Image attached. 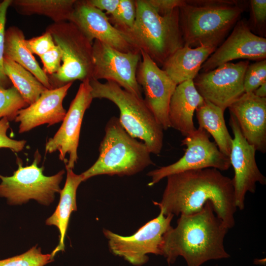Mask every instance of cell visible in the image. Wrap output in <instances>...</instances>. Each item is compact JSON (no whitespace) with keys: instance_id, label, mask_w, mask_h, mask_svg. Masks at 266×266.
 I'll return each mask as SVG.
<instances>
[{"instance_id":"3","label":"cell","mask_w":266,"mask_h":266,"mask_svg":"<svg viewBox=\"0 0 266 266\" xmlns=\"http://www.w3.org/2000/svg\"><path fill=\"white\" fill-rule=\"evenodd\" d=\"M234 0H184L179 8L184 45L191 48L218 47L245 9Z\"/></svg>"},{"instance_id":"14","label":"cell","mask_w":266,"mask_h":266,"mask_svg":"<svg viewBox=\"0 0 266 266\" xmlns=\"http://www.w3.org/2000/svg\"><path fill=\"white\" fill-rule=\"evenodd\" d=\"M229 124L233 134L229 158L234 171L232 181L235 203L237 208L243 210L247 192L254 193L256 183L266 185V178L257 165L256 149L244 137L236 118L231 113Z\"/></svg>"},{"instance_id":"29","label":"cell","mask_w":266,"mask_h":266,"mask_svg":"<svg viewBox=\"0 0 266 266\" xmlns=\"http://www.w3.org/2000/svg\"><path fill=\"white\" fill-rule=\"evenodd\" d=\"M53 261L51 254H42L36 245L21 255L0 260V266H44Z\"/></svg>"},{"instance_id":"35","label":"cell","mask_w":266,"mask_h":266,"mask_svg":"<svg viewBox=\"0 0 266 266\" xmlns=\"http://www.w3.org/2000/svg\"><path fill=\"white\" fill-rule=\"evenodd\" d=\"M9 127V121L7 118L0 119V148H8L13 152H19L24 149L26 141L17 140L9 138L6 134Z\"/></svg>"},{"instance_id":"17","label":"cell","mask_w":266,"mask_h":266,"mask_svg":"<svg viewBox=\"0 0 266 266\" xmlns=\"http://www.w3.org/2000/svg\"><path fill=\"white\" fill-rule=\"evenodd\" d=\"M69 21L92 43L98 40L125 53L139 50L131 43L125 34L110 23L104 12L89 4L87 0H76Z\"/></svg>"},{"instance_id":"9","label":"cell","mask_w":266,"mask_h":266,"mask_svg":"<svg viewBox=\"0 0 266 266\" xmlns=\"http://www.w3.org/2000/svg\"><path fill=\"white\" fill-rule=\"evenodd\" d=\"M174 215H165L160 210L158 216L140 227L133 234L123 236L104 229L110 251L130 264L140 266L148 261V254L162 255L164 236L171 227Z\"/></svg>"},{"instance_id":"8","label":"cell","mask_w":266,"mask_h":266,"mask_svg":"<svg viewBox=\"0 0 266 266\" xmlns=\"http://www.w3.org/2000/svg\"><path fill=\"white\" fill-rule=\"evenodd\" d=\"M41 156L37 150L30 166H23L17 158L18 169L12 176L0 175V197L6 199L10 205L21 204L33 199L39 203L48 205L54 200L56 193H60V184L65 171L62 170L50 176L43 173V167H38Z\"/></svg>"},{"instance_id":"26","label":"cell","mask_w":266,"mask_h":266,"mask_svg":"<svg viewBox=\"0 0 266 266\" xmlns=\"http://www.w3.org/2000/svg\"><path fill=\"white\" fill-rule=\"evenodd\" d=\"M3 66L5 74L29 105L47 89L29 71L11 60L4 57Z\"/></svg>"},{"instance_id":"24","label":"cell","mask_w":266,"mask_h":266,"mask_svg":"<svg viewBox=\"0 0 266 266\" xmlns=\"http://www.w3.org/2000/svg\"><path fill=\"white\" fill-rule=\"evenodd\" d=\"M224 111L205 100L196 110L199 128L203 129L212 135L219 150L229 157L233 138L225 123Z\"/></svg>"},{"instance_id":"22","label":"cell","mask_w":266,"mask_h":266,"mask_svg":"<svg viewBox=\"0 0 266 266\" xmlns=\"http://www.w3.org/2000/svg\"><path fill=\"white\" fill-rule=\"evenodd\" d=\"M67 174L65 186L60 192V198L58 205L53 214L47 219L46 224L55 226L60 232L58 245L51 254L53 259L59 251H65V238L71 213L77 210L76 191L80 184L83 182L81 174H76L72 169L66 168Z\"/></svg>"},{"instance_id":"36","label":"cell","mask_w":266,"mask_h":266,"mask_svg":"<svg viewBox=\"0 0 266 266\" xmlns=\"http://www.w3.org/2000/svg\"><path fill=\"white\" fill-rule=\"evenodd\" d=\"M150 5L161 15H165L179 8L184 0H147Z\"/></svg>"},{"instance_id":"27","label":"cell","mask_w":266,"mask_h":266,"mask_svg":"<svg viewBox=\"0 0 266 266\" xmlns=\"http://www.w3.org/2000/svg\"><path fill=\"white\" fill-rule=\"evenodd\" d=\"M29 106L18 90L14 86L0 88V119L15 120L18 112Z\"/></svg>"},{"instance_id":"6","label":"cell","mask_w":266,"mask_h":266,"mask_svg":"<svg viewBox=\"0 0 266 266\" xmlns=\"http://www.w3.org/2000/svg\"><path fill=\"white\" fill-rule=\"evenodd\" d=\"M93 98L107 99L119 108V120L126 131L147 146L150 153H161L163 145V128L147 106L143 98L122 88L114 82L101 83L89 80Z\"/></svg>"},{"instance_id":"13","label":"cell","mask_w":266,"mask_h":266,"mask_svg":"<svg viewBox=\"0 0 266 266\" xmlns=\"http://www.w3.org/2000/svg\"><path fill=\"white\" fill-rule=\"evenodd\" d=\"M89 80L81 83L62 125L45 145L46 152H59V159L64 161L66 168L73 169L78 160L77 148L82 120L93 99Z\"/></svg>"},{"instance_id":"18","label":"cell","mask_w":266,"mask_h":266,"mask_svg":"<svg viewBox=\"0 0 266 266\" xmlns=\"http://www.w3.org/2000/svg\"><path fill=\"white\" fill-rule=\"evenodd\" d=\"M241 133L256 151L266 152V98L244 93L229 107Z\"/></svg>"},{"instance_id":"30","label":"cell","mask_w":266,"mask_h":266,"mask_svg":"<svg viewBox=\"0 0 266 266\" xmlns=\"http://www.w3.org/2000/svg\"><path fill=\"white\" fill-rule=\"evenodd\" d=\"M265 82H266V60L249 64L244 76V93L253 92Z\"/></svg>"},{"instance_id":"15","label":"cell","mask_w":266,"mask_h":266,"mask_svg":"<svg viewBox=\"0 0 266 266\" xmlns=\"http://www.w3.org/2000/svg\"><path fill=\"white\" fill-rule=\"evenodd\" d=\"M137 68V82L143 91L144 99L164 130L170 128L168 110L177 84L144 51Z\"/></svg>"},{"instance_id":"23","label":"cell","mask_w":266,"mask_h":266,"mask_svg":"<svg viewBox=\"0 0 266 266\" xmlns=\"http://www.w3.org/2000/svg\"><path fill=\"white\" fill-rule=\"evenodd\" d=\"M23 32L16 26L5 32L4 57L9 59L29 71L46 88L51 89L47 75L40 67L26 46Z\"/></svg>"},{"instance_id":"32","label":"cell","mask_w":266,"mask_h":266,"mask_svg":"<svg viewBox=\"0 0 266 266\" xmlns=\"http://www.w3.org/2000/svg\"><path fill=\"white\" fill-rule=\"evenodd\" d=\"M250 19L248 23V26L252 32H257L261 36L265 37L266 24V0H251Z\"/></svg>"},{"instance_id":"5","label":"cell","mask_w":266,"mask_h":266,"mask_svg":"<svg viewBox=\"0 0 266 266\" xmlns=\"http://www.w3.org/2000/svg\"><path fill=\"white\" fill-rule=\"evenodd\" d=\"M99 151L96 162L81 174L83 181L99 175L131 176L154 165L147 146L130 135L115 116L106 124Z\"/></svg>"},{"instance_id":"37","label":"cell","mask_w":266,"mask_h":266,"mask_svg":"<svg viewBox=\"0 0 266 266\" xmlns=\"http://www.w3.org/2000/svg\"><path fill=\"white\" fill-rule=\"evenodd\" d=\"M120 0H87L89 4L103 12L106 15H112L117 9Z\"/></svg>"},{"instance_id":"33","label":"cell","mask_w":266,"mask_h":266,"mask_svg":"<svg viewBox=\"0 0 266 266\" xmlns=\"http://www.w3.org/2000/svg\"><path fill=\"white\" fill-rule=\"evenodd\" d=\"M26 46L33 54L40 57L56 45L51 34L46 31L41 35L26 39Z\"/></svg>"},{"instance_id":"38","label":"cell","mask_w":266,"mask_h":266,"mask_svg":"<svg viewBox=\"0 0 266 266\" xmlns=\"http://www.w3.org/2000/svg\"><path fill=\"white\" fill-rule=\"evenodd\" d=\"M253 93L258 97L266 98V82L262 84Z\"/></svg>"},{"instance_id":"34","label":"cell","mask_w":266,"mask_h":266,"mask_svg":"<svg viewBox=\"0 0 266 266\" xmlns=\"http://www.w3.org/2000/svg\"><path fill=\"white\" fill-rule=\"evenodd\" d=\"M43 65V70L47 75L57 72L61 66L62 51L57 45L39 57Z\"/></svg>"},{"instance_id":"10","label":"cell","mask_w":266,"mask_h":266,"mask_svg":"<svg viewBox=\"0 0 266 266\" xmlns=\"http://www.w3.org/2000/svg\"><path fill=\"white\" fill-rule=\"evenodd\" d=\"M181 145L186 147L184 155L176 162L149 171L151 178L149 186H154L165 177L179 172L206 168L226 170L231 165L229 157L222 153L215 142L211 141L209 133L199 128L186 136Z\"/></svg>"},{"instance_id":"4","label":"cell","mask_w":266,"mask_h":266,"mask_svg":"<svg viewBox=\"0 0 266 266\" xmlns=\"http://www.w3.org/2000/svg\"><path fill=\"white\" fill-rule=\"evenodd\" d=\"M136 15L133 28L125 33L131 43L144 51L159 67L184 42L179 23V8L161 15L147 0H135Z\"/></svg>"},{"instance_id":"19","label":"cell","mask_w":266,"mask_h":266,"mask_svg":"<svg viewBox=\"0 0 266 266\" xmlns=\"http://www.w3.org/2000/svg\"><path fill=\"white\" fill-rule=\"evenodd\" d=\"M72 83L46 90L35 101L20 110L14 120L20 123L19 133L27 132L44 124L50 126L63 121L66 113L63 100Z\"/></svg>"},{"instance_id":"28","label":"cell","mask_w":266,"mask_h":266,"mask_svg":"<svg viewBox=\"0 0 266 266\" xmlns=\"http://www.w3.org/2000/svg\"><path fill=\"white\" fill-rule=\"evenodd\" d=\"M136 15L135 0H120L115 12L108 17L110 23L125 34L133 28Z\"/></svg>"},{"instance_id":"11","label":"cell","mask_w":266,"mask_h":266,"mask_svg":"<svg viewBox=\"0 0 266 266\" xmlns=\"http://www.w3.org/2000/svg\"><path fill=\"white\" fill-rule=\"evenodd\" d=\"M93 46L92 78L115 82L124 89L142 98L136 74L141 59L140 50L123 52L98 40Z\"/></svg>"},{"instance_id":"2","label":"cell","mask_w":266,"mask_h":266,"mask_svg":"<svg viewBox=\"0 0 266 266\" xmlns=\"http://www.w3.org/2000/svg\"><path fill=\"white\" fill-rule=\"evenodd\" d=\"M228 230L215 214L212 203L207 202L198 212L180 215L176 227H171L164 235L162 255L168 264L182 256L188 266L228 258L224 246Z\"/></svg>"},{"instance_id":"20","label":"cell","mask_w":266,"mask_h":266,"mask_svg":"<svg viewBox=\"0 0 266 266\" xmlns=\"http://www.w3.org/2000/svg\"><path fill=\"white\" fill-rule=\"evenodd\" d=\"M203 101L193 80L178 84L169 106L170 127L179 131L185 137L194 133L197 130L193 121L194 113Z\"/></svg>"},{"instance_id":"1","label":"cell","mask_w":266,"mask_h":266,"mask_svg":"<svg viewBox=\"0 0 266 266\" xmlns=\"http://www.w3.org/2000/svg\"><path fill=\"white\" fill-rule=\"evenodd\" d=\"M160 202L154 201L166 216L190 214L210 202L216 216L227 228L235 224V203L232 179L214 168L188 170L167 176Z\"/></svg>"},{"instance_id":"25","label":"cell","mask_w":266,"mask_h":266,"mask_svg":"<svg viewBox=\"0 0 266 266\" xmlns=\"http://www.w3.org/2000/svg\"><path fill=\"white\" fill-rule=\"evenodd\" d=\"M76 0H12L10 6L25 16L43 15L54 22L69 21Z\"/></svg>"},{"instance_id":"12","label":"cell","mask_w":266,"mask_h":266,"mask_svg":"<svg viewBox=\"0 0 266 266\" xmlns=\"http://www.w3.org/2000/svg\"><path fill=\"white\" fill-rule=\"evenodd\" d=\"M249 65L248 60L224 64L199 73L194 84L204 100L225 110L244 93L243 79Z\"/></svg>"},{"instance_id":"16","label":"cell","mask_w":266,"mask_h":266,"mask_svg":"<svg viewBox=\"0 0 266 266\" xmlns=\"http://www.w3.org/2000/svg\"><path fill=\"white\" fill-rule=\"evenodd\" d=\"M266 58V38L252 32L244 20H239L227 38L202 65L201 72L237 59L256 61Z\"/></svg>"},{"instance_id":"21","label":"cell","mask_w":266,"mask_h":266,"mask_svg":"<svg viewBox=\"0 0 266 266\" xmlns=\"http://www.w3.org/2000/svg\"><path fill=\"white\" fill-rule=\"evenodd\" d=\"M217 48L204 45L191 48L186 45L176 50L161 67L177 84L193 80L202 65Z\"/></svg>"},{"instance_id":"31","label":"cell","mask_w":266,"mask_h":266,"mask_svg":"<svg viewBox=\"0 0 266 266\" xmlns=\"http://www.w3.org/2000/svg\"><path fill=\"white\" fill-rule=\"evenodd\" d=\"M12 0H0V88L7 89L13 86L5 74L4 66V48L5 24L7 9L10 6Z\"/></svg>"},{"instance_id":"7","label":"cell","mask_w":266,"mask_h":266,"mask_svg":"<svg viewBox=\"0 0 266 266\" xmlns=\"http://www.w3.org/2000/svg\"><path fill=\"white\" fill-rule=\"evenodd\" d=\"M56 45L62 51V64L59 71L47 75L51 89L62 87L76 80L92 78L93 43L73 23L67 21L48 25Z\"/></svg>"}]
</instances>
